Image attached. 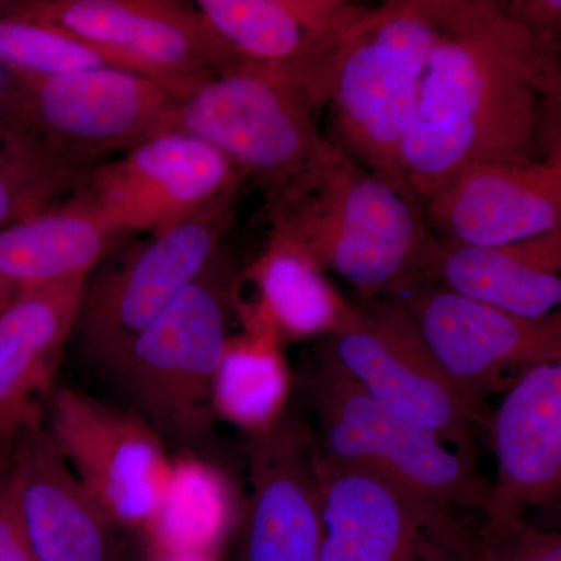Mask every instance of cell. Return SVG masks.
<instances>
[{
    "label": "cell",
    "mask_w": 561,
    "mask_h": 561,
    "mask_svg": "<svg viewBox=\"0 0 561 561\" xmlns=\"http://www.w3.org/2000/svg\"><path fill=\"white\" fill-rule=\"evenodd\" d=\"M121 232L76 198L0 230V311L28 291L90 278Z\"/></svg>",
    "instance_id": "cell-23"
},
{
    "label": "cell",
    "mask_w": 561,
    "mask_h": 561,
    "mask_svg": "<svg viewBox=\"0 0 561 561\" xmlns=\"http://www.w3.org/2000/svg\"><path fill=\"white\" fill-rule=\"evenodd\" d=\"M186 92L130 70L99 68L20 79L10 121L76 168L172 131Z\"/></svg>",
    "instance_id": "cell-9"
},
{
    "label": "cell",
    "mask_w": 561,
    "mask_h": 561,
    "mask_svg": "<svg viewBox=\"0 0 561 561\" xmlns=\"http://www.w3.org/2000/svg\"><path fill=\"white\" fill-rule=\"evenodd\" d=\"M10 449H0V467H2L3 463H5L7 457H9L10 454Z\"/></svg>",
    "instance_id": "cell-33"
},
{
    "label": "cell",
    "mask_w": 561,
    "mask_h": 561,
    "mask_svg": "<svg viewBox=\"0 0 561 561\" xmlns=\"http://www.w3.org/2000/svg\"><path fill=\"white\" fill-rule=\"evenodd\" d=\"M146 561H221L219 552L203 551V549L172 548L146 541Z\"/></svg>",
    "instance_id": "cell-32"
},
{
    "label": "cell",
    "mask_w": 561,
    "mask_h": 561,
    "mask_svg": "<svg viewBox=\"0 0 561 561\" xmlns=\"http://www.w3.org/2000/svg\"><path fill=\"white\" fill-rule=\"evenodd\" d=\"M321 561H481L482 516L432 500L317 445Z\"/></svg>",
    "instance_id": "cell-7"
},
{
    "label": "cell",
    "mask_w": 561,
    "mask_h": 561,
    "mask_svg": "<svg viewBox=\"0 0 561 561\" xmlns=\"http://www.w3.org/2000/svg\"><path fill=\"white\" fill-rule=\"evenodd\" d=\"M284 343L261 328L230 337L214 382L217 421L249 434L273 430L286 416L294 376Z\"/></svg>",
    "instance_id": "cell-24"
},
{
    "label": "cell",
    "mask_w": 561,
    "mask_h": 561,
    "mask_svg": "<svg viewBox=\"0 0 561 561\" xmlns=\"http://www.w3.org/2000/svg\"><path fill=\"white\" fill-rule=\"evenodd\" d=\"M249 500L238 561H321L324 519L316 432L294 413L249 437Z\"/></svg>",
    "instance_id": "cell-16"
},
{
    "label": "cell",
    "mask_w": 561,
    "mask_h": 561,
    "mask_svg": "<svg viewBox=\"0 0 561 561\" xmlns=\"http://www.w3.org/2000/svg\"><path fill=\"white\" fill-rule=\"evenodd\" d=\"M250 298L236 297L242 328L271 331L280 342L324 341L356 319V305L327 278V272L297 247L272 239L261 256L238 276Z\"/></svg>",
    "instance_id": "cell-22"
},
{
    "label": "cell",
    "mask_w": 561,
    "mask_h": 561,
    "mask_svg": "<svg viewBox=\"0 0 561 561\" xmlns=\"http://www.w3.org/2000/svg\"><path fill=\"white\" fill-rule=\"evenodd\" d=\"M245 180L206 140L165 131L95 168L77 198L122 236H151L197 216Z\"/></svg>",
    "instance_id": "cell-12"
},
{
    "label": "cell",
    "mask_w": 561,
    "mask_h": 561,
    "mask_svg": "<svg viewBox=\"0 0 561 561\" xmlns=\"http://www.w3.org/2000/svg\"><path fill=\"white\" fill-rule=\"evenodd\" d=\"M7 461L0 467V561H36L11 494Z\"/></svg>",
    "instance_id": "cell-31"
},
{
    "label": "cell",
    "mask_w": 561,
    "mask_h": 561,
    "mask_svg": "<svg viewBox=\"0 0 561 561\" xmlns=\"http://www.w3.org/2000/svg\"><path fill=\"white\" fill-rule=\"evenodd\" d=\"M230 483L217 468L184 454L173 459L171 485L146 541L219 552L234 522Z\"/></svg>",
    "instance_id": "cell-25"
},
{
    "label": "cell",
    "mask_w": 561,
    "mask_h": 561,
    "mask_svg": "<svg viewBox=\"0 0 561 561\" xmlns=\"http://www.w3.org/2000/svg\"><path fill=\"white\" fill-rule=\"evenodd\" d=\"M535 160L561 169V61L546 55L538 76Z\"/></svg>",
    "instance_id": "cell-29"
},
{
    "label": "cell",
    "mask_w": 561,
    "mask_h": 561,
    "mask_svg": "<svg viewBox=\"0 0 561 561\" xmlns=\"http://www.w3.org/2000/svg\"><path fill=\"white\" fill-rule=\"evenodd\" d=\"M482 561H561V529L527 518L485 522L481 526Z\"/></svg>",
    "instance_id": "cell-28"
},
{
    "label": "cell",
    "mask_w": 561,
    "mask_h": 561,
    "mask_svg": "<svg viewBox=\"0 0 561 561\" xmlns=\"http://www.w3.org/2000/svg\"><path fill=\"white\" fill-rule=\"evenodd\" d=\"M239 190L197 216L151 234L88 278L73 334L88 364L108 371L140 332L206 271L234 216Z\"/></svg>",
    "instance_id": "cell-8"
},
{
    "label": "cell",
    "mask_w": 561,
    "mask_h": 561,
    "mask_svg": "<svg viewBox=\"0 0 561 561\" xmlns=\"http://www.w3.org/2000/svg\"><path fill=\"white\" fill-rule=\"evenodd\" d=\"M496 479L485 522L561 515V348L530 365L490 413Z\"/></svg>",
    "instance_id": "cell-17"
},
{
    "label": "cell",
    "mask_w": 561,
    "mask_h": 561,
    "mask_svg": "<svg viewBox=\"0 0 561 561\" xmlns=\"http://www.w3.org/2000/svg\"><path fill=\"white\" fill-rule=\"evenodd\" d=\"M319 343L382 408L476 461V437L490 415L465 401L401 302H357L351 327Z\"/></svg>",
    "instance_id": "cell-10"
},
{
    "label": "cell",
    "mask_w": 561,
    "mask_h": 561,
    "mask_svg": "<svg viewBox=\"0 0 561 561\" xmlns=\"http://www.w3.org/2000/svg\"><path fill=\"white\" fill-rule=\"evenodd\" d=\"M557 518H559L560 522L557 523L556 526H545V527H551V529H561V515L557 516Z\"/></svg>",
    "instance_id": "cell-34"
},
{
    "label": "cell",
    "mask_w": 561,
    "mask_h": 561,
    "mask_svg": "<svg viewBox=\"0 0 561 561\" xmlns=\"http://www.w3.org/2000/svg\"><path fill=\"white\" fill-rule=\"evenodd\" d=\"M302 386L319 427L317 445L324 456L368 468L483 518L491 482L482 478L476 461L434 432L382 408L321 345Z\"/></svg>",
    "instance_id": "cell-6"
},
{
    "label": "cell",
    "mask_w": 561,
    "mask_h": 561,
    "mask_svg": "<svg viewBox=\"0 0 561 561\" xmlns=\"http://www.w3.org/2000/svg\"><path fill=\"white\" fill-rule=\"evenodd\" d=\"M437 36V0H389L353 32L332 73L331 142L405 190L402 144Z\"/></svg>",
    "instance_id": "cell-4"
},
{
    "label": "cell",
    "mask_w": 561,
    "mask_h": 561,
    "mask_svg": "<svg viewBox=\"0 0 561 561\" xmlns=\"http://www.w3.org/2000/svg\"><path fill=\"white\" fill-rule=\"evenodd\" d=\"M267 219L272 239L308 254L360 301L420 287L438 247L411 191L331 140L308 179Z\"/></svg>",
    "instance_id": "cell-2"
},
{
    "label": "cell",
    "mask_w": 561,
    "mask_h": 561,
    "mask_svg": "<svg viewBox=\"0 0 561 561\" xmlns=\"http://www.w3.org/2000/svg\"><path fill=\"white\" fill-rule=\"evenodd\" d=\"M424 286L445 287L524 319L556 316L561 312V230L502 247L438 242Z\"/></svg>",
    "instance_id": "cell-21"
},
{
    "label": "cell",
    "mask_w": 561,
    "mask_h": 561,
    "mask_svg": "<svg viewBox=\"0 0 561 561\" xmlns=\"http://www.w3.org/2000/svg\"><path fill=\"white\" fill-rule=\"evenodd\" d=\"M88 278L28 291L0 311V449L46 421Z\"/></svg>",
    "instance_id": "cell-20"
},
{
    "label": "cell",
    "mask_w": 561,
    "mask_h": 561,
    "mask_svg": "<svg viewBox=\"0 0 561 561\" xmlns=\"http://www.w3.org/2000/svg\"><path fill=\"white\" fill-rule=\"evenodd\" d=\"M546 57L561 61V0H502Z\"/></svg>",
    "instance_id": "cell-30"
},
{
    "label": "cell",
    "mask_w": 561,
    "mask_h": 561,
    "mask_svg": "<svg viewBox=\"0 0 561 561\" xmlns=\"http://www.w3.org/2000/svg\"><path fill=\"white\" fill-rule=\"evenodd\" d=\"M20 14L91 41L125 70L183 92L236 68L197 7L172 0H44Z\"/></svg>",
    "instance_id": "cell-13"
},
{
    "label": "cell",
    "mask_w": 561,
    "mask_h": 561,
    "mask_svg": "<svg viewBox=\"0 0 561 561\" xmlns=\"http://www.w3.org/2000/svg\"><path fill=\"white\" fill-rule=\"evenodd\" d=\"M438 36L401 150L419 201L482 162L535 160L545 54L502 0H437Z\"/></svg>",
    "instance_id": "cell-1"
},
{
    "label": "cell",
    "mask_w": 561,
    "mask_h": 561,
    "mask_svg": "<svg viewBox=\"0 0 561 561\" xmlns=\"http://www.w3.org/2000/svg\"><path fill=\"white\" fill-rule=\"evenodd\" d=\"M481 561H482V559H481Z\"/></svg>",
    "instance_id": "cell-36"
},
{
    "label": "cell",
    "mask_w": 561,
    "mask_h": 561,
    "mask_svg": "<svg viewBox=\"0 0 561 561\" xmlns=\"http://www.w3.org/2000/svg\"><path fill=\"white\" fill-rule=\"evenodd\" d=\"M73 169L13 122L0 121V230L51 208Z\"/></svg>",
    "instance_id": "cell-26"
},
{
    "label": "cell",
    "mask_w": 561,
    "mask_h": 561,
    "mask_svg": "<svg viewBox=\"0 0 561 561\" xmlns=\"http://www.w3.org/2000/svg\"><path fill=\"white\" fill-rule=\"evenodd\" d=\"M46 426L77 478L116 527L146 534L171 485L168 445L139 413L60 387Z\"/></svg>",
    "instance_id": "cell-11"
},
{
    "label": "cell",
    "mask_w": 561,
    "mask_h": 561,
    "mask_svg": "<svg viewBox=\"0 0 561 561\" xmlns=\"http://www.w3.org/2000/svg\"><path fill=\"white\" fill-rule=\"evenodd\" d=\"M420 203L443 245H511L561 230V169L540 161L482 162Z\"/></svg>",
    "instance_id": "cell-18"
},
{
    "label": "cell",
    "mask_w": 561,
    "mask_h": 561,
    "mask_svg": "<svg viewBox=\"0 0 561 561\" xmlns=\"http://www.w3.org/2000/svg\"><path fill=\"white\" fill-rule=\"evenodd\" d=\"M320 106L297 84L265 70L216 73L181 98L172 131L216 147L251 180L272 216L319 164L330 139Z\"/></svg>",
    "instance_id": "cell-5"
},
{
    "label": "cell",
    "mask_w": 561,
    "mask_h": 561,
    "mask_svg": "<svg viewBox=\"0 0 561 561\" xmlns=\"http://www.w3.org/2000/svg\"><path fill=\"white\" fill-rule=\"evenodd\" d=\"M236 279L217 253L105 373L165 445L190 451L213 437L214 382L231 337Z\"/></svg>",
    "instance_id": "cell-3"
},
{
    "label": "cell",
    "mask_w": 561,
    "mask_h": 561,
    "mask_svg": "<svg viewBox=\"0 0 561 561\" xmlns=\"http://www.w3.org/2000/svg\"><path fill=\"white\" fill-rule=\"evenodd\" d=\"M7 472L36 561H113L116 526L62 457L46 421L18 434Z\"/></svg>",
    "instance_id": "cell-19"
},
{
    "label": "cell",
    "mask_w": 561,
    "mask_h": 561,
    "mask_svg": "<svg viewBox=\"0 0 561 561\" xmlns=\"http://www.w3.org/2000/svg\"><path fill=\"white\" fill-rule=\"evenodd\" d=\"M454 387L474 411L486 412L485 398L530 365L561 348V312L524 319L445 287H415L394 297Z\"/></svg>",
    "instance_id": "cell-14"
},
{
    "label": "cell",
    "mask_w": 561,
    "mask_h": 561,
    "mask_svg": "<svg viewBox=\"0 0 561 561\" xmlns=\"http://www.w3.org/2000/svg\"><path fill=\"white\" fill-rule=\"evenodd\" d=\"M236 68L265 70L328 105L335 62L373 7L345 0H198Z\"/></svg>",
    "instance_id": "cell-15"
},
{
    "label": "cell",
    "mask_w": 561,
    "mask_h": 561,
    "mask_svg": "<svg viewBox=\"0 0 561 561\" xmlns=\"http://www.w3.org/2000/svg\"><path fill=\"white\" fill-rule=\"evenodd\" d=\"M0 65L16 73L18 79H51L99 68L124 69L113 54L98 44L20 13L0 18Z\"/></svg>",
    "instance_id": "cell-27"
},
{
    "label": "cell",
    "mask_w": 561,
    "mask_h": 561,
    "mask_svg": "<svg viewBox=\"0 0 561 561\" xmlns=\"http://www.w3.org/2000/svg\"><path fill=\"white\" fill-rule=\"evenodd\" d=\"M140 561H146V559H142V560H140Z\"/></svg>",
    "instance_id": "cell-35"
}]
</instances>
